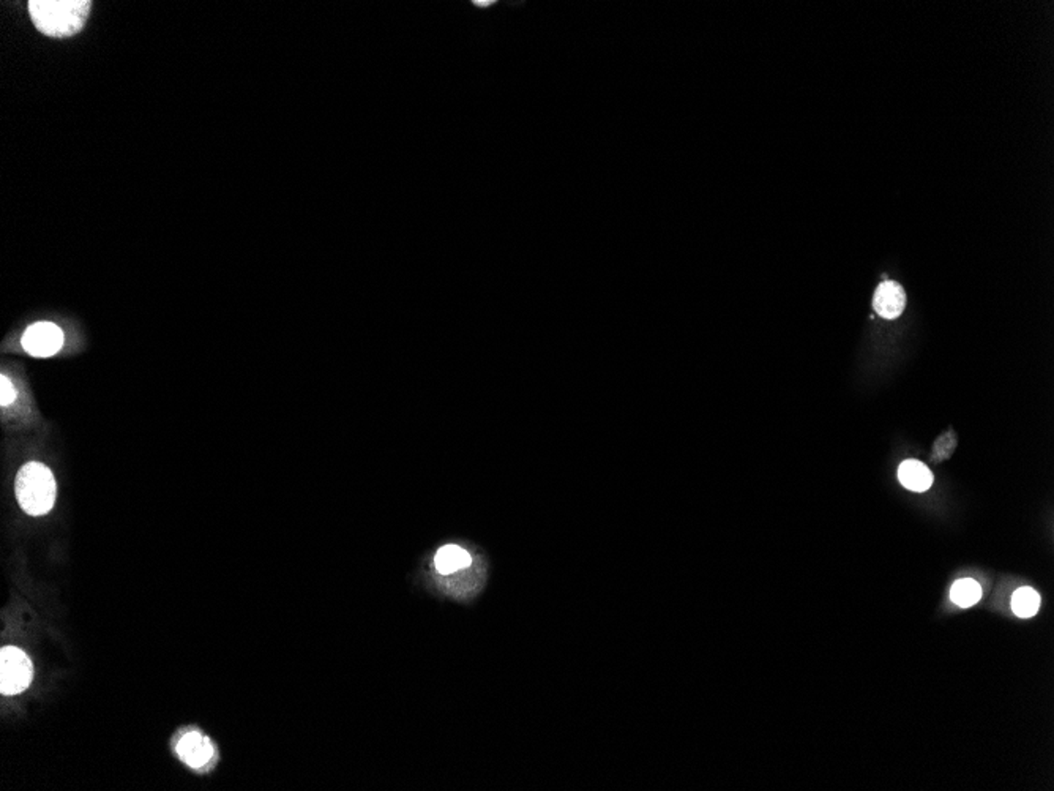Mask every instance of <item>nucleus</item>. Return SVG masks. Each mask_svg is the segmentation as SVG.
<instances>
[{"instance_id": "f257e3e1", "label": "nucleus", "mask_w": 1054, "mask_h": 791, "mask_svg": "<svg viewBox=\"0 0 1054 791\" xmlns=\"http://www.w3.org/2000/svg\"><path fill=\"white\" fill-rule=\"evenodd\" d=\"M89 0H32L29 13L41 34L65 38L81 32L90 13Z\"/></svg>"}, {"instance_id": "f03ea898", "label": "nucleus", "mask_w": 1054, "mask_h": 791, "mask_svg": "<svg viewBox=\"0 0 1054 791\" xmlns=\"http://www.w3.org/2000/svg\"><path fill=\"white\" fill-rule=\"evenodd\" d=\"M53 472L41 463H27L16 477V498L29 515H45L55 503Z\"/></svg>"}, {"instance_id": "7ed1b4c3", "label": "nucleus", "mask_w": 1054, "mask_h": 791, "mask_svg": "<svg viewBox=\"0 0 1054 791\" xmlns=\"http://www.w3.org/2000/svg\"><path fill=\"white\" fill-rule=\"evenodd\" d=\"M34 668L30 659L18 648H4L0 652V692L18 695L32 683Z\"/></svg>"}, {"instance_id": "20e7f679", "label": "nucleus", "mask_w": 1054, "mask_h": 791, "mask_svg": "<svg viewBox=\"0 0 1054 791\" xmlns=\"http://www.w3.org/2000/svg\"><path fill=\"white\" fill-rule=\"evenodd\" d=\"M21 343L30 356L51 357L64 346V334L53 322H37L24 332Z\"/></svg>"}, {"instance_id": "39448f33", "label": "nucleus", "mask_w": 1054, "mask_h": 791, "mask_svg": "<svg viewBox=\"0 0 1054 791\" xmlns=\"http://www.w3.org/2000/svg\"><path fill=\"white\" fill-rule=\"evenodd\" d=\"M175 752L185 765L193 768V770H200L212 760L215 749L212 743L204 735H200L198 731H191L177 743Z\"/></svg>"}, {"instance_id": "423d86ee", "label": "nucleus", "mask_w": 1054, "mask_h": 791, "mask_svg": "<svg viewBox=\"0 0 1054 791\" xmlns=\"http://www.w3.org/2000/svg\"><path fill=\"white\" fill-rule=\"evenodd\" d=\"M906 307V293L897 282H884L878 286L873 297V309L876 313L886 318L895 319L903 313Z\"/></svg>"}, {"instance_id": "0eeeda50", "label": "nucleus", "mask_w": 1054, "mask_h": 791, "mask_svg": "<svg viewBox=\"0 0 1054 791\" xmlns=\"http://www.w3.org/2000/svg\"><path fill=\"white\" fill-rule=\"evenodd\" d=\"M898 479L905 489L915 493H923L931 489L934 481L933 472L928 470L927 464L919 460H906L901 463Z\"/></svg>"}, {"instance_id": "6e6552de", "label": "nucleus", "mask_w": 1054, "mask_h": 791, "mask_svg": "<svg viewBox=\"0 0 1054 791\" xmlns=\"http://www.w3.org/2000/svg\"><path fill=\"white\" fill-rule=\"evenodd\" d=\"M469 564H471L469 553L456 545L444 547L436 557V567L444 575L454 574L456 570L466 569Z\"/></svg>"}, {"instance_id": "1a4fd4ad", "label": "nucleus", "mask_w": 1054, "mask_h": 791, "mask_svg": "<svg viewBox=\"0 0 1054 791\" xmlns=\"http://www.w3.org/2000/svg\"><path fill=\"white\" fill-rule=\"evenodd\" d=\"M982 596H983L982 586L973 578H963V580L955 582L952 590H950L952 602L961 608H969V607L977 604Z\"/></svg>"}, {"instance_id": "9d476101", "label": "nucleus", "mask_w": 1054, "mask_h": 791, "mask_svg": "<svg viewBox=\"0 0 1054 791\" xmlns=\"http://www.w3.org/2000/svg\"><path fill=\"white\" fill-rule=\"evenodd\" d=\"M1041 607V596L1033 588H1020L1012 597V610L1020 617H1033Z\"/></svg>"}, {"instance_id": "9b49d317", "label": "nucleus", "mask_w": 1054, "mask_h": 791, "mask_svg": "<svg viewBox=\"0 0 1054 791\" xmlns=\"http://www.w3.org/2000/svg\"><path fill=\"white\" fill-rule=\"evenodd\" d=\"M14 396L16 394H14L13 386L8 381L7 376L2 375L0 378V404L7 406L10 403H13Z\"/></svg>"}]
</instances>
